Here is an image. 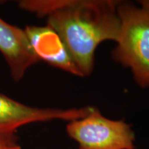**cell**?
<instances>
[{
	"mask_svg": "<svg viewBox=\"0 0 149 149\" xmlns=\"http://www.w3.org/2000/svg\"><path fill=\"white\" fill-rule=\"evenodd\" d=\"M113 0H29L19 6L46 17L47 26L61 37L83 76L93 70L96 49L102 42H116L120 32Z\"/></svg>",
	"mask_w": 149,
	"mask_h": 149,
	"instance_id": "6da1fadb",
	"label": "cell"
},
{
	"mask_svg": "<svg viewBox=\"0 0 149 149\" xmlns=\"http://www.w3.org/2000/svg\"><path fill=\"white\" fill-rule=\"evenodd\" d=\"M120 32L112 51L114 60L130 68L141 88L149 87V15L140 6L120 1Z\"/></svg>",
	"mask_w": 149,
	"mask_h": 149,
	"instance_id": "7a4b0ae2",
	"label": "cell"
},
{
	"mask_svg": "<svg viewBox=\"0 0 149 149\" xmlns=\"http://www.w3.org/2000/svg\"><path fill=\"white\" fill-rule=\"evenodd\" d=\"M66 132L79 149H134L135 135L124 120L107 118L95 107L86 116L68 122Z\"/></svg>",
	"mask_w": 149,
	"mask_h": 149,
	"instance_id": "3957f363",
	"label": "cell"
},
{
	"mask_svg": "<svg viewBox=\"0 0 149 149\" xmlns=\"http://www.w3.org/2000/svg\"><path fill=\"white\" fill-rule=\"evenodd\" d=\"M92 107L68 109L32 107L0 93V133H15L33 122L61 120L70 122L86 115Z\"/></svg>",
	"mask_w": 149,
	"mask_h": 149,
	"instance_id": "277c9868",
	"label": "cell"
},
{
	"mask_svg": "<svg viewBox=\"0 0 149 149\" xmlns=\"http://www.w3.org/2000/svg\"><path fill=\"white\" fill-rule=\"evenodd\" d=\"M25 32L39 60L74 75L82 77L61 37L51 27L29 26Z\"/></svg>",
	"mask_w": 149,
	"mask_h": 149,
	"instance_id": "5b68a950",
	"label": "cell"
},
{
	"mask_svg": "<svg viewBox=\"0 0 149 149\" xmlns=\"http://www.w3.org/2000/svg\"><path fill=\"white\" fill-rule=\"evenodd\" d=\"M0 53H1L16 81L26 70L40 61L33 51L25 30L10 25L0 18Z\"/></svg>",
	"mask_w": 149,
	"mask_h": 149,
	"instance_id": "8992f818",
	"label": "cell"
},
{
	"mask_svg": "<svg viewBox=\"0 0 149 149\" xmlns=\"http://www.w3.org/2000/svg\"><path fill=\"white\" fill-rule=\"evenodd\" d=\"M0 149H21L15 133H0Z\"/></svg>",
	"mask_w": 149,
	"mask_h": 149,
	"instance_id": "52a82bcc",
	"label": "cell"
},
{
	"mask_svg": "<svg viewBox=\"0 0 149 149\" xmlns=\"http://www.w3.org/2000/svg\"><path fill=\"white\" fill-rule=\"evenodd\" d=\"M138 2L139 6L149 15V0H141Z\"/></svg>",
	"mask_w": 149,
	"mask_h": 149,
	"instance_id": "ba28073f",
	"label": "cell"
}]
</instances>
